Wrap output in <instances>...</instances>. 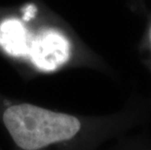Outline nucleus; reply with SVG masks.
<instances>
[{
	"instance_id": "obj_1",
	"label": "nucleus",
	"mask_w": 151,
	"mask_h": 150,
	"mask_svg": "<svg viewBox=\"0 0 151 150\" xmlns=\"http://www.w3.org/2000/svg\"><path fill=\"white\" fill-rule=\"evenodd\" d=\"M2 123L17 150H63L82 130L74 115L27 103L6 107Z\"/></svg>"
},
{
	"instance_id": "obj_2",
	"label": "nucleus",
	"mask_w": 151,
	"mask_h": 150,
	"mask_svg": "<svg viewBox=\"0 0 151 150\" xmlns=\"http://www.w3.org/2000/svg\"><path fill=\"white\" fill-rule=\"evenodd\" d=\"M27 58L38 69L54 71L68 62L69 41L58 30L43 29L31 38Z\"/></svg>"
},
{
	"instance_id": "obj_3",
	"label": "nucleus",
	"mask_w": 151,
	"mask_h": 150,
	"mask_svg": "<svg viewBox=\"0 0 151 150\" xmlns=\"http://www.w3.org/2000/svg\"><path fill=\"white\" fill-rule=\"evenodd\" d=\"M32 35L21 21L8 19L0 24V47L13 57H28Z\"/></svg>"
}]
</instances>
